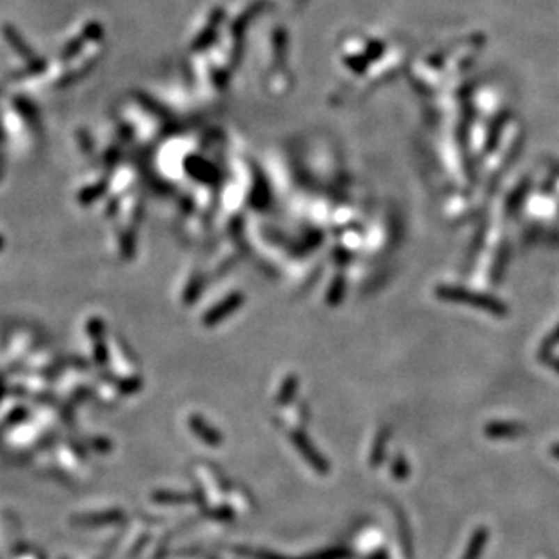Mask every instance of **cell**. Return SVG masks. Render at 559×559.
Listing matches in <instances>:
<instances>
[{
  "label": "cell",
  "mask_w": 559,
  "mask_h": 559,
  "mask_svg": "<svg viewBox=\"0 0 559 559\" xmlns=\"http://www.w3.org/2000/svg\"><path fill=\"white\" fill-rule=\"evenodd\" d=\"M523 427L518 425V423H492V425L487 429V434L489 436H494V438H498V436H518L523 432Z\"/></svg>",
  "instance_id": "cell-4"
},
{
  "label": "cell",
  "mask_w": 559,
  "mask_h": 559,
  "mask_svg": "<svg viewBox=\"0 0 559 559\" xmlns=\"http://www.w3.org/2000/svg\"><path fill=\"white\" fill-rule=\"evenodd\" d=\"M445 292H448V294H443V296H448V298H452V300L471 301V304H476L478 307H483L485 310H492V313H496V315H501V313H505L503 305L499 304V301L492 300V298H474V296H469V292L459 291V289H445Z\"/></svg>",
  "instance_id": "cell-1"
},
{
  "label": "cell",
  "mask_w": 559,
  "mask_h": 559,
  "mask_svg": "<svg viewBox=\"0 0 559 559\" xmlns=\"http://www.w3.org/2000/svg\"><path fill=\"white\" fill-rule=\"evenodd\" d=\"M2 33H4L6 40L10 42V46L13 47L17 53H20V55L26 56V58L33 56V49L29 47V44L24 40L22 35H20V33L17 31V29L11 26V24H6V26H2Z\"/></svg>",
  "instance_id": "cell-2"
},
{
  "label": "cell",
  "mask_w": 559,
  "mask_h": 559,
  "mask_svg": "<svg viewBox=\"0 0 559 559\" xmlns=\"http://www.w3.org/2000/svg\"><path fill=\"white\" fill-rule=\"evenodd\" d=\"M550 450H552V456L558 457V459H559V445H554V447L550 448Z\"/></svg>",
  "instance_id": "cell-5"
},
{
  "label": "cell",
  "mask_w": 559,
  "mask_h": 559,
  "mask_svg": "<svg viewBox=\"0 0 559 559\" xmlns=\"http://www.w3.org/2000/svg\"><path fill=\"white\" fill-rule=\"evenodd\" d=\"M487 540H489V530L487 528H480V530L474 532L471 543H469V549L465 550V556L463 559H480L481 550L485 549Z\"/></svg>",
  "instance_id": "cell-3"
}]
</instances>
